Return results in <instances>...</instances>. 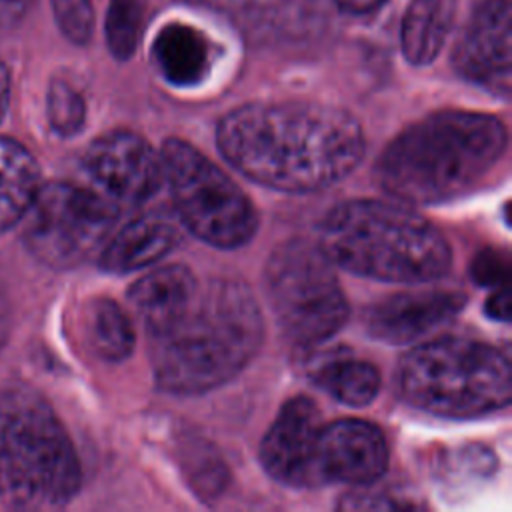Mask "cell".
I'll use <instances>...</instances> for the list:
<instances>
[{
	"label": "cell",
	"mask_w": 512,
	"mask_h": 512,
	"mask_svg": "<svg viewBox=\"0 0 512 512\" xmlns=\"http://www.w3.org/2000/svg\"><path fill=\"white\" fill-rule=\"evenodd\" d=\"M22 220L28 252L48 268L68 270L102 250L118 220V206L92 188L48 182Z\"/></svg>",
	"instance_id": "9c48e42d"
},
{
	"label": "cell",
	"mask_w": 512,
	"mask_h": 512,
	"mask_svg": "<svg viewBox=\"0 0 512 512\" xmlns=\"http://www.w3.org/2000/svg\"><path fill=\"white\" fill-rule=\"evenodd\" d=\"M84 336L90 350L106 362L126 360L136 344L128 314L110 298H94L86 304Z\"/></svg>",
	"instance_id": "44dd1931"
},
{
	"label": "cell",
	"mask_w": 512,
	"mask_h": 512,
	"mask_svg": "<svg viewBox=\"0 0 512 512\" xmlns=\"http://www.w3.org/2000/svg\"><path fill=\"white\" fill-rule=\"evenodd\" d=\"M508 272V262L498 250H484L474 258L472 278L482 286H504Z\"/></svg>",
	"instance_id": "d4e9b609"
},
{
	"label": "cell",
	"mask_w": 512,
	"mask_h": 512,
	"mask_svg": "<svg viewBox=\"0 0 512 512\" xmlns=\"http://www.w3.org/2000/svg\"><path fill=\"white\" fill-rule=\"evenodd\" d=\"M60 32L74 44H86L94 28L92 0H52Z\"/></svg>",
	"instance_id": "cb8c5ba5"
},
{
	"label": "cell",
	"mask_w": 512,
	"mask_h": 512,
	"mask_svg": "<svg viewBox=\"0 0 512 512\" xmlns=\"http://www.w3.org/2000/svg\"><path fill=\"white\" fill-rule=\"evenodd\" d=\"M388 0H336V4L350 14H366L372 12L376 8H380L382 4H386Z\"/></svg>",
	"instance_id": "83f0119b"
},
{
	"label": "cell",
	"mask_w": 512,
	"mask_h": 512,
	"mask_svg": "<svg viewBox=\"0 0 512 512\" xmlns=\"http://www.w3.org/2000/svg\"><path fill=\"white\" fill-rule=\"evenodd\" d=\"M316 244L334 266L382 282H434L452 266L446 236L396 200L360 198L336 204L324 216Z\"/></svg>",
	"instance_id": "277c9868"
},
{
	"label": "cell",
	"mask_w": 512,
	"mask_h": 512,
	"mask_svg": "<svg viewBox=\"0 0 512 512\" xmlns=\"http://www.w3.org/2000/svg\"><path fill=\"white\" fill-rule=\"evenodd\" d=\"M264 290L282 336L296 346L326 342L350 314L334 264L306 240H286L270 252Z\"/></svg>",
	"instance_id": "52a82bcc"
},
{
	"label": "cell",
	"mask_w": 512,
	"mask_h": 512,
	"mask_svg": "<svg viewBox=\"0 0 512 512\" xmlns=\"http://www.w3.org/2000/svg\"><path fill=\"white\" fill-rule=\"evenodd\" d=\"M454 66L466 80L506 98L512 72L510 0H482L454 48Z\"/></svg>",
	"instance_id": "7c38bea8"
},
{
	"label": "cell",
	"mask_w": 512,
	"mask_h": 512,
	"mask_svg": "<svg viewBox=\"0 0 512 512\" xmlns=\"http://www.w3.org/2000/svg\"><path fill=\"white\" fill-rule=\"evenodd\" d=\"M40 186L36 158L18 140L0 136V234L22 222Z\"/></svg>",
	"instance_id": "ac0fdd59"
},
{
	"label": "cell",
	"mask_w": 512,
	"mask_h": 512,
	"mask_svg": "<svg viewBox=\"0 0 512 512\" xmlns=\"http://www.w3.org/2000/svg\"><path fill=\"white\" fill-rule=\"evenodd\" d=\"M506 146V126L496 116L444 110L400 132L380 154L374 174L396 202H448L480 184Z\"/></svg>",
	"instance_id": "3957f363"
},
{
	"label": "cell",
	"mask_w": 512,
	"mask_h": 512,
	"mask_svg": "<svg viewBox=\"0 0 512 512\" xmlns=\"http://www.w3.org/2000/svg\"><path fill=\"white\" fill-rule=\"evenodd\" d=\"M200 280L182 264H168L140 276L128 290V300L148 336L166 330L190 306Z\"/></svg>",
	"instance_id": "9a60e30c"
},
{
	"label": "cell",
	"mask_w": 512,
	"mask_h": 512,
	"mask_svg": "<svg viewBox=\"0 0 512 512\" xmlns=\"http://www.w3.org/2000/svg\"><path fill=\"white\" fill-rule=\"evenodd\" d=\"M178 244V230L162 216L146 214L106 240L98 252L100 268L110 274H126L148 268Z\"/></svg>",
	"instance_id": "2e32d148"
},
{
	"label": "cell",
	"mask_w": 512,
	"mask_h": 512,
	"mask_svg": "<svg viewBox=\"0 0 512 512\" xmlns=\"http://www.w3.org/2000/svg\"><path fill=\"white\" fill-rule=\"evenodd\" d=\"M92 190L118 204H142L162 186L160 154L138 134L114 130L96 138L82 156Z\"/></svg>",
	"instance_id": "30bf717a"
},
{
	"label": "cell",
	"mask_w": 512,
	"mask_h": 512,
	"mask_svg": "<svg viewBox=\"0 0 512 512\" xmlns=\"http://www.w3.org/2000/svg\"><path fill=\"white\" fill-rule=\"evenodd\" d=\"M82 472L72 440L48 400L30 386L0 390V500L12 510L66 506Z\"/></svg>",
	"instance_id": "5b68a950"
},
{
	"label": "cell",
	"mask_w": 512,
	"mask_h": 512,
	"mask_svg": "<svg viewBox=\"0 0 512 512\" xmlns=\"http://www.w3.org/2000/svg\"><path fill=\"white\" fill-rule=\"evenodd\" d=\"M264 316L250 288L232 278L200 282L190 306L150 336L156 384L172 394H202L240 374L260 352Z\"/></svg>",
	"instance_id": "7a4b0ae2"
},
{
	"label": "cell",
	"mask_w": 512,
	"mask_h": 512,
	"mask_svg": "<svg viewBox=\"0 0 512 512\" xmlns=\"http://www.w3.org/2000/svg\"><path fill=\"white\" fill-rule=\"evenodd\" d=\"M312 378L326 394L350 408L372 404L382 384L374 364L348 354H336L322 360L314 368Z\"/></svg>",
	"instance_id": "ffe728a7"
},
{
	"label": "cell",
	"mask_w": 512,
	"mask_h": 512,
	"mask_svg": "<svg viewBox=\"0 0 512 512\" xmlns=\"http://www.w3.org/2000/svg\"><path fill=\"white\" fill-rule=\"evenodd\" d=\"M486 314L492 320L498 322H508L510 320V292L506 286H498V290H494L488 300H486Z\"/></svg>",
	"instance_id": "4316f807"
},
{
	"label": "cell",
	"mask_w": 512,
	"mask_h": 512,
	"mask_svg": "<svg viewBox=\"0 0 512 512\" xmlns=\"http://www.w3.org/2000/svg\"><path fill=\"white\" fill-rule=\"evenodd\" d=\"M8 102H10V72L4 60H0V122L6 116Z\"/></svg>",
	"instance_id": "f1b7e54d"
},
{
	"label": "cell",
	"mask_w": 512,
	"mask_h": 512,
	"mask_svg": "<svg viewBox=\"0 0 512 512\" xmlns=\"http://www.w3.org/2000/svg\"><path fill=\"white\" fill-rule=\"evenodd\" d=\"M48 122L52 130L64 138L76 136L86 120V104L76 88L64 80H54L46 98Z\"/></svg>",
	"instance_id": "603a6c76"
},
{
	"label": "cell",
	"mask_w": 512,
	"mask_h": 512,
	"mask_svg": "<svg viewBox=\"0 0 512 512\" xmlns=\"http://www.w3.org/2000/svg\"><path fill=\"white\" fill-rule=\"evenodd\" d=\"M322 426V414L310 398L296 396L284 402L260 444L264 470L290 488L320 486L316 446Z\"/></svg>",
	"instance_id": "8fae6325"
},
{
	"label": "cell",
	"mask_w": 512,
	"mask_h": 512,
	"mask_svg": "<svg viewBox=\"0 0 512 512\" xmlns=\"http://www.w3.org/2000/svg\"><path fill=\"white\" fill-rule=\"evenodd\" d=\"M388 466V446L378 426L364 420H338L324 424L316 446L320 486H368Z\"/></svg>",
	"instance_id": "4fadbf2b"
},
{
	"label": "cell",
	"mask_w": 512,
	"mask_h": 512,
	"mask_svg": "<svg viewBox=\"0 0 512 512\" xmlns=\"http://www.w3.org/2000/svg\"><path fill=\"white\" fill-rule=\"evenodd\" d=\"M396 392L406 404L436 416L490 414L510 404V358L478 340H428L398 362Z\"/></svg>",
	"instance_id": "8992f818"
},
{
	"label": "cell",
	"mask_w": 512,
	"mask_h": 512,
	"mask_svg": "<svg viewBox=\"0 0 512 512\" xmlns=\"http://www.w3.org/2000/svg\"><path fill=\"white\" fill-rule=\"evenodd\" d=\"M152 58L168 84L188 88L208 74L210 44L194 26L172 22L158 32L152 44Z\"/></svg>",
	"instance_id": "e0dca14e"
},
{
	"label": "cell",
	"mask_w": 512,
	"mask_h": 512,
	"mask_svg": "<svg viewBox=\"0 0 512 512\" xmlns=\"http://www.w3.org/2000/svg\"><path fill=\"white\" fill-rule=\"evenodd\" d=\"M466 296L452 290H410L392 294L364 312L366 332L386 344H408L452 322Z\"/></svg>",
	"instance_id": "5bb4252c"
},
{
	"label": "cell",
	"mask_w": 512,
	"mask_h": 512,
	"mask_svg": "<svg viewBox=\"0 0 512 512\" xmlns=\"http://www.w3.org/2000/svg\"><path fill=\"white\" fill-rule=\"evenodd\" d=\"M32 4L34 0H0V32L14 28Z\"/></svg>",
	"instance_id": "484cf974"
},
{
	"label": "cell",
	"mask_w": 512,
	"mask_h": 512,
	"mask_svg": "<svg viewBox=\"0 0 512 512\" xmlns=\"http://www.w3.org/2000/svg\"><path fill=\"white\" fill-rule=\"evenodd\" d=\"M146 0H110L106 12V44L114 58L128 60L140 40Z\"/></svg>",
	"instance_id": "7402d4cb"
},
{
	"label": "cell",
	"mask_w": 512,
	"mask_h": 512,
	"mask_svg": "<svg viewBox=\"0 0 512 512\" xmlns=\"http://www.w3.org/2000/svg\"><path fill=\"white\" fill-rule=\"evenodd\" d=\"M158 154L176 214L198 240L226 250L250 242L258 230L254 204L218 164L178 138Z\"/></svg>",
	"instance_id": "ba28073f"
},
{
	"label": "cell",
	"mask_w": 512,
	"mask_h": 512,
	"mask_svg": "<svg viewBox=\"0 0 512 512\" xmlns=\"http://www.w3.org/2000/svg\"><path fill=\"white\" fill-rule=\"evenodd\" d=\"M220 154L248 180L282 192H316L364 158L366 136L346 110L316 102H254L226 114Z\"/></svg>",
	"instance_id": "6da1fadb"
},
{
	"label": "cell",
	"mask_w": 512,
	"mask_h": 512,
	"mask_svg": "<svg viewBox=\"0 0 512 512\" xmlns=\"http://www.w3.org/2000/svg\"><path fill=\"white\" fill-rule=\"evenodd\" d=\"M452 18L454 0H412L400 30L406 60L416 66L430 64L444 46Z\"/></svg>",
	"instance_id": "d6986e66"
}]
</instances>
